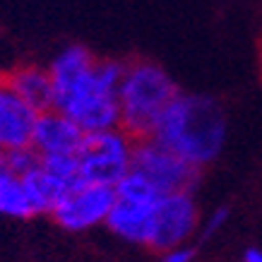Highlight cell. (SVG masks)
I'll use <instances>...</instances> for the list:
<instances>
[{"label": "cell", "mask_w": 262, "mask_h": 262, "mask_svg": "<svg viewBox=\"0 0 262 262\" xmlns=\"http://www.w3.org/2000/svg\"><path fill=\"white\" fill-rule=\"evenodd\" d=\"M125 63L99 60L84 46L63 48L48 68L53 108L75 120L84 133L120 127L118 87Z\"/></svg>", "instance_id": "cell-1"}, {"label": "cell", "mask_w": 262, "mask_h": 262, "mask_svg": "<svg viewBox=\"0 0 262 262\" xmlns=\"http://www.w3.org/2000/svg\"><path fill=\"white\" fill-rule=\"evenodd\" d=\"M149 137L190 161L192 166L202 168L224 149L226 113L222 103L209 96L178 92L159 116Z\"/></svg>", "instance_id": "cell-2"}, {"label": "cell", "mask_w": 262, "mask_h": 262, "mask_svg": "<svg viewBox=\"0 0 262 262\" xmlns=\"http://www.w3.org/2000/svg\"><path fill=\"white\" fill-rule=\"evenodd\" d=\"M176 94H178L176 82L159 63L154 60L125 63L118 87L120 127L135 140L149 137L159 116Z\"/></svg>", "instance_id": "cell-3"}, {"label": "cell", "mask_w": 262, "mask_h": 262, "mask_svg": "<svg viewBox=\"0 0 262 262\" xmlns=\"http://www.w3.org/2000/svg\"><path fill=\"white\" fill-rule=\"evenodd\" d=\"M113 190H116V200L103 224L120 241L135 246H149L154 207L159 202L161 192L133 168L113 185Z\"/></svg>", "instance_id": "cell-4"}, {"label": "cell", "mask_w": 262, "mask_h": 262, "mask_svg": "<svg viewBox=\"0 0 262 262\" xmlns=\"http://www.w3.org/2000/svg\"><path fill=\"white\" fill-rule=\"evenodd\" d=\"M133 151H135V137H130L123 127L84 133V140L75 154L80 178L113 188L133 168Z\"/></svg>", "instance_id": "cell-5"}, {"label": "cell", "mask_w": 262, "mask_h": 262, "mask_svg": "<svg viewBox=\"0 0 262 262\" xmlns=\"http://www.w3.org/2000/svg\"><path fill=\"white\" fill-rule=\"evenodd\" d=\"M133 171L144 176L161 192H192L200 183V168L190 161L166 149L151 137L135 140L133 151Z\"/></svg>", "instance_id": "cell-6"}, {"label": "cell", "mask_w": 262, "mask_h": 262, "mask_svg": "<svg viewBox=\"0 0 262 262\" xmlns=\"http://www.w3.org/2000/svg\"><path fill=\"white\" fill-rule=\"evenodd\" d=\"M113 200H116V190L111 185L80 181L75 188L58 198L48 214L53 216V222L60 229L80 233V231H89L106 222Z\"/></svg>", "instance_id": "cell-7"}, {"label": "cell", "mask_w": 262, "mask_h": 262, "mask_svg": "<svg viewBox=\"0 0 262 262\" xmlns=\"http://www.w3.org/2000/svg\"><path fill=\"white\" fill-rule=\"evenodd\" d=\"M200 226V207L192 192H166L161 195L154 207V222H151L149 246L151 250H166L181 246L195 236Z\"/></svg>", "instance_id": "cell-8"}, {"label": "cell", "mask_w": 262, "mask_h": 262, "mask_svg": "<svg viewBox=\"0 0 262 262\" xmlns=\"http://www.w3.org/2000/svg\"><path fill=\"white\" fill-rule=\"evenodd\" d=\"M36 116L39 113L10 87L8 77L0 75V151L32 147Z\"/></svg>", "instance_id": "cell-9"}, {"label": "cell", "mask_w": 262, "mask_h": 262, "mask_svg": "<svg viewBox=\"0 0 262 262\" xmlns=\"http://www.w3.org/2000/svg\"><path fill=\"white\" fill-rule=\"evenodd\" d=\"M84 130L65 113L48 108L36 116L32 135V149L39 157H56V154H77Z\"/></svg>", "instance_id": "cell-10"}, {"label": "cell", "mask_w": 262, "mask_h": 262, "mask_svg": "<svg viewBox=\"0 0 262 262\" xmlns=\"http://www.w3.org/2000/svg\"><path fill=\"white\" fill-rule=\"evenodd\" d=\"M10 87L22 96L36 113L53 108V80L48 68L39 65H19L5 75Z\"/></svg>", "instance_id": "cell-11"}, {"label": "cell", "mask_w": 262, "mask_h": 262, "mask_svg": "<svg viewBox=\"0 0 262 262\" xmlns=\"http://www.w3.org/2000/svg\"><path fill=\"white\" fill-rule=\"evenodd\" d=\"M0 216H12V219L39 216L22 176L12 173L8 166L0 171Z\"/></svg>", "instance_id": "cell-12"}, {"label": "cell", "mask_w": 262, "mask_h": 262, "mask_svg": "<svg viewBox=\"0 0 262 262\" xmlns=\"http://www.w3.org/2000/svg\"><path fill=\"white\" fill-rule=\"evenodd\" d=\"M229 207H216L212 214H207V222L205 226H202V238H212V236H216L219 231L226 226V222H229Z\"/></svg>", "instance_id": "cell-13"}, {"label": "cell", "mask_w": 262, "mask_h": 262, "mask_svg": "<svg viewBox=\"0 0 262 262\" xmlns=\"http://www.w3.org/2000/svg\"><path fill=\"white\" fill-rule=\"evenodd\" d=\"M192 260H195V248L188 246V243H181V246L161 250L159 262H192Z\"/></svg>", "instance_id": "cell-14"}, {"label": "cell", "mask_w": 262, "mask_h": 262, "mask_svg": "<svg viewBox=\"0 0 262 262\" xmlns=\"http://www.w3.org/2000/svg\"><path fill=\"white\" fill-rule=\"evenodd\" d=\"M243 262H262V250L260 248H248L243 253Z\"/></svg>", "instance_id": "cell-15"}]
</instances>
